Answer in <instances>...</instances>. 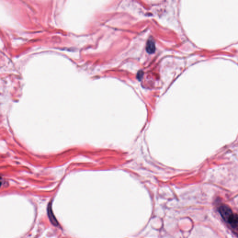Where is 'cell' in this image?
<instances>
[{"instance_id": "cell-3", "label": "cell", "mask_w": 238, "mask_h": 238, "mask_svg": "<svg viewBox=\"0 0 238 238\" xmlns=\"http://www.w3.org/2000/svg\"><path fill=\"white\" fill-rule=\"evenodd\" d=\"M146 50L149 54H153L155 51V45L154 41L148 40L147 44Z\"/></svg>"}, {"instance_id": "cell-1", "label": "cell", "mask_w": 238, "mask_h": 238, "mask_svg": "<svg viewBox=\"0 0 238 238\" xmlns=\"http://www.w3.org/2000/svg\"><path fill=\"white\" fill-rule=\"evenodd\" d=\"M219 213L227 224L233 229L238 227V216L227 205H221L219 207Z\"/></svg>"}, {"instance_id": "cell-2", "label": "cell", "mask_w": 238, "mask_h": 238, "mask_svg": "<svg viewBox=\"0 0 238 238\" xmlns=\"http://www.w3.org/2000/svg\"><path fill=\"white\" fill-rule=\"evenodd\" d=\"M47 212H48V218H49L50 221L51 223L55 227L59 226V223H58L57 220H56V218L53 212L52 209V205L51 203H49L48 205V209H47Z\"/></svg>"}]
</instances>
